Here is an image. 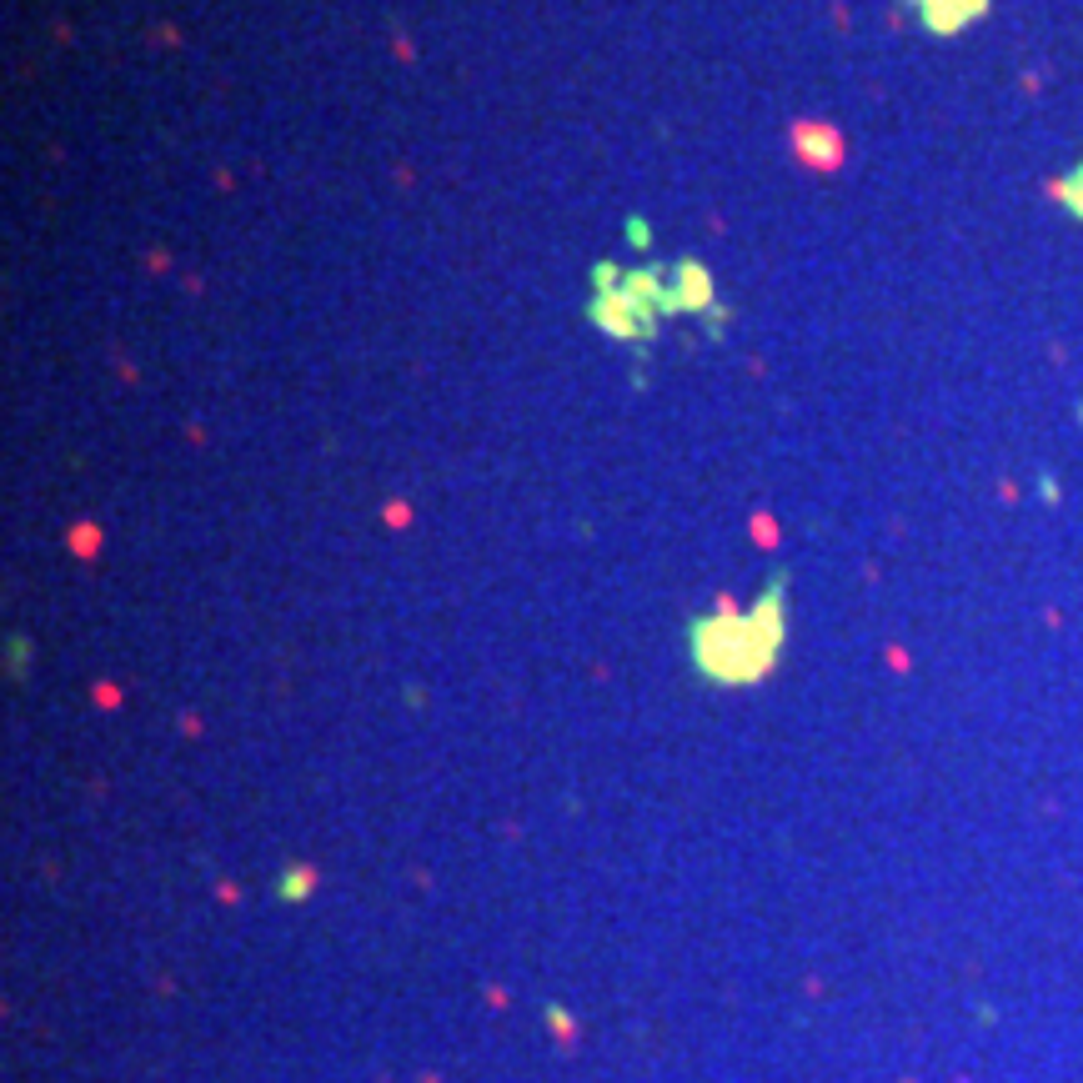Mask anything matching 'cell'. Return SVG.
<instances>
[{
  "label": "cell",
  "instance_id": "cell-1",
  "mask_svg": "<svg viewBox=\"0 0 1083 1083\" xmlns=\"http://www.w3.org/2000/svg\"><path fill=\"white\" fill-rule=\"evenodd\" d=\"M788 637V572H778L748 612H712L687 627L692 667L707 682L743 687L773 672Z\"/></svg>",
  "mask_w": 1083,
  "mask_h": 1083
},
{
  "label": "cell",
  "instance_id": "cell-2",
  "mask_svg": "<svg viewBox=\"0 0 1083 1083\" xmlns=\"http://www.w3.org/2000/svg\"><path fill=\"white\" fill-rule=\"evenodd\" d=\"M587 321L617 341H652L657 336V311L647 301H637L627 286L617 291H597L592 306H587Z\"/></svg>",
  "mask_w": 1083,
  "mask_h": 1083
},
{
  "label": "cell",
  "instance_id": "cell-3",
  "mask_svg": "<svg viewBox=\"0 0 1083 1083\" xmlns=\"http://www.w3.org/2000/svg\"><path fill=\"white\" fill-rule=\"evenodd\" d=\"M672 286H677V301H682V311H712L717 306V296H712V271L702 266V261H692V256H682L677 266H672Z\"/></svg>",
  "mask_w": 1083,
  "mask_h": 1083
},
{
  "label": "cell",
  "instance_id": "cell-4",
  "mask_svg": "<svg viewBox=\"0 0 1083 1083\" xmlns=\"http://www.w3.org/2000/svg\"><path fill=\"white\" fill-rule=\"evenodd\" d=\"M913 6L923 11V26L928 31H963L988 0H913Z\"/></svg>",
  "mask_w": 1083,
  "mask_h": 1083
},
{
  "label": "cell",
  "instance_id": "cell-5",
  "mask_svg": "<svg viewBox=\"0 0 1083 1083\" xmlns=\"http://www.w3.org/2000/svg\"><path fill=\"white\" fill-rule=\"evenodd\" d=\"M1058 201L1073 211V216H1083V166L1068 176V181H1058Z\"/></svg>",
  "mask_w": 1083,
  "mask_h": 1083
},
{
  "label": "cell",
  "instance_id": "cell-6",
  "mask_svg": "<svg viewBox=\"0 0 1083 1083\" xmlns=\"http://www.w3.org/2000/svg\"><path fill=\"white\" fill-rule=\"evenodd\" d=\"M622 276H627V271H617V261H597V266H592V286H597V291H617Z\"/></svg>",
  "mask_w": 1083,
  "mask_h": 1083
},
{
  "label": "cell",
  "instance_id": "cell-7",
  "mask_svg": "<svg viewBox=\"0 0 1083 1083\" xmlns=\"http://www.w3.org/2000/svg\"><path fill=\"white\" fill-rule=\"evenodd\" d=\"M311 893V868H291L281 883V898H306Z\"/></svg>",
  "mask_w": 1083,
  "mask_h": 1083
},
{
  "label": "cell",
  "instance_id": "cell-8",
  "mask_svg": "<svg viewBox=\"0 0 1083 1083\" xmlns=\"http://www.w3.org/2000/svg\"><path fill=\"white\" fill-rule=\"evenodd\" d=\"M627 241H632L637 251H647V246H652V231H647V221H642V216H627Z\"/></svg>",
  "mask_w": 1083,
  "mask_h": 1083
}]
</instances>
